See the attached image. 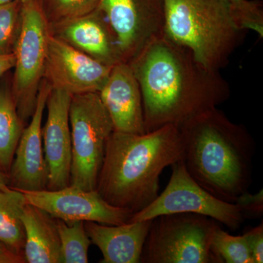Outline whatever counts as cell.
I'll return each instance as SVG.
<instances>
[{
  "label": "cell",
  "mask_w": 263,
  "mask_h": 263,
  "mask_svg": "<svg viewBox=\"0 0 263 263\" xmlns=\"http://www.w3.org/2000/svg\"><path fill=\"white\" fill-rule=\"evenodd\" d=\"M27 203L22 192L10 187L0 190V242L22 255L25 234L22 215Z\"/></svg>",
  "instance_id": "18"
},
{
  "label": "cell",
  "mask_w": 263,
  "mask_h": 263,
  "mask_svg": "<svg viewBox=\"0 0 263 263\" xmlns=\"http://www.w3.org/2000/svg\"><path fill=\"white\" fill-rule=\"evenodd\" d=\"M15 57L14 53L8 54H0V76L15 67Z\"/></svg>",
  "instance_id": "28"
},
{
  "label": "cell",
  "mask_w": 263,
  "mask_h": 263,
  "mask_svg": "<svg viewBox=\"0 0 263 263\" xmlns=\"http://www.w3.org/2000/svg\"><path fill=\"white\" fill-rule=\"evenodd\" d=\"M252 254L253 263L263 262V224L248 230L245 233Z\"/></svg>",
  "instance_id": "26"
},
{
  "label": "cell",
  "mask_w": 263,
  "mask_h": 263,
  "mask_svg": "<svg viewBox=\"0 0 263 263\" xmlns=\"http://www.w3.org/2000/svg\"><path fill=\"white\" fill-rule=\"evenodd\" d=\"M235 203L240 208L245 218H258L263 214V191L256 194L245 192L237 197Z\"/></svg>",
  "instance_id": "25"
},
{
  "label": "cell",
  "mask_w": 263,
  "mask_h": 263,
  "mask_svg": "<svg viewBox=\"0 0 263 263\" xmlns=\"http://www.w3.org/2000/svg\"><path fill=\"white\" fill-rule=\"evenodd\" d=\"M26 201L67 224L94 221L119 226L129 222L133 214L110 205L95 190L69 186L57 190L22 192Z\"/></svg>",
  "instance_id": "10"
},
{
  "label": "cell",
  "mask_w": 263,
  "mask_h": 263,
  "mask_svg": "<svg viewBox=\"0 0 263 263\" xmlns=\"http://www.w3.org/2000/svg\"><path fill=\"white\" fill-rule=\"evenodd\" d=\"M51 89L47 81L40 86L35 109L30 123L22 132L8 174L10 188L21 192L47 189L48 169L43 150L42 120Z\"/></svg>",
  "instance_id": "13"
},
{
  "label": "cell",
  "mask_w": 263,
  "mask_h": 263,
  "mask_svg": "<svg viewBox=\"0 0 263 263\" xmlns=\"http://www.w3.org/2000/svg\"><path fill=\"white\" fill-rule=\"evenodd\" d=\"M171 167L172 174L164 191L148 206L133 214L129 222L166 214L190 213L212 218L230 230L238 229L243 224L245 218L240 208L202 188L189 174L183 160Z\"/></svg>",
  "instance_id": "8"
},
{
  "label": "cell",
  "mask_w": 263,
  "mask_h": 263,
  "mask_svg": "<svg viewBox=\"0 0 263 263\" xmlns=\"http://www.w3.org/2000/svg\"><path fill=\"white\" fill-rule=\"evenodd\" d=\"M217 221L180 213L152 219L142 252V263H219L211 250Z\"/></svg>",
  "instance_id": "5"
},
{
  "label": "cell",
  "mask_w": 263,
  "mask_h": 263,
  "mask_svg": "<svg viewBox=\"0 0 263 263\" xmlns=\"http://www.w3.org/2000/svg\"><path fill=\"white\" fill-rule=\"evenodd\" d=\"M183 158L182 138L176 126L142 135L114 131L107 142L96 190L110 205L136 214L158 196L164 169Z\"/></svg>",
  "instance_id": "2"
},
{
  "label": "cell",
  "mask_w": 263,
  "mask_h": 263,
  "mask_svg": "<svg viewBox=\"0 0 263 263\" xmlns=\"http://www.w3.org/2000/svg\"><path fill=\"white\" fill-rule=\"evenodd\" d=\"M128 63L141 87L146 133L167 125L179 128L231 95L219 71L205 68L190 50L164 34Z\"/></svg>",
  "instance_id": "1"
},
{
  "label": "cell",
  "mask_w": 263,
  "mask_h": 263,
  "mask_svg": "<svg viewBox=\"0 0 263 263\" xmlns=\"http://www.w3.org/2000/svg\"><path fill=\"white\" fill-rule=\"evenodd\" d=\"M152 219L119 226L85 221L84 227L91 243L103 254L100 262L140 263Z\"/></svg>",
  "instance_id": "16"
},
{
  "label": "cell",
  "mask_w": 263,
  "mask_h": 263,
  "mask_svg": "<svg viewBox=\"0 0 263 263\" xmlns=\"http://www.w3.org/2000/svg\"><path fill=\"white\" fill-rule=\"evenodd\" d=\"M235 27L252 30L263 37L262 3L259 0H218Z\"/></svg>",
  "instance_id": "22"
},
{
  "label": "cell",
  "mask_w": 263,
  "mask_h": 263,
  "mask_svg": "<svg viewBox=\"0 0 263 263\" xmlns=\"http://www.w3.org/2000/svg\"><path fill=\"white\" fill-rule=\"evenodd\" d=\"M72 95L52 88L46 105L48 115L42 127L43 150L47 164L48 190L70 185L72 138L69 110Z\"/></svg>",
  "instance_id": "12"
},
{
  "label": "cell",
  "mask_w": 263,
  "mask_h": 263,
  "mask_svg": "<svg viewBox=\"0 0 263 263\" xmlns=\"http://www.w3.org/2000/svg\"><path fill=\"white\" fill-rule=\"evenodd\" d=\"M69 120L72 138L70 186L91 191L97 182L113 123L98 92L72 95Z\"/></svg>",
  "instance_id": "6"
},
{
  "label": "cell",
  "mask_w": 263,
  "mask_h": 263,
  "mask_svg": "<svg viewBox=\"0 0 263 263\" xmlns=\"http://www.w3.org/2000/svg\"><path fill=\"white\" fill-rule=\"evenodd\" d=\"M163 34L186 48L209 70L220 71L243 42L218 0H164Z\"/></svg>",
  "instance_id": "4"
},
{
  "label": "cell",
  "mask_w": 263,
  "mask_h": 263,
  "mask_svg": "<svg viewBox=\"0 0 263 263\" xmlns=\"http://www.w3.org/2000/svg\"><path fill=\"white\" fill-rule=\"evenodd\" d=\"M60 240L62 263H87L91 240L86 233L84 221L67 224L57 219Z\"/></svg>",
  "instance_id": "20"
},
{
  "label": "cell",
  "mask_w": 263,
  "mask_h": 263,
  "mask_svg": "<svg viewBox=\"0 0 263 263\" xmlns=\"http://www.w3.org/2000/svg\"><path fill=\"white\" fill-rule=\"evenodd\" d=\"M99 9L115 35L122 62H130L163 34L164 0H100Z\"/></svg>",
  "instance_id": "9"
},
{
  "label": "cell",
  "mask_w": 263,
  "mask_h": 263,
  "mask_svg": "<svg viewBox=\"0 0 263 263\" xmlns=\"http://www.w3.org/2000/svg\"><path fill=\"white\" fill-rule=\"evenodd\" d=\"M25 262L24 255L16 253L0 242V263Z\"/></svg>",
  "instance_id": "27"
},
{
  "label": "cell",
  "mask_w": 263,
  "mask_h": 263,
  "mask_svg": "<svg viewBox=\"0 0 263 263\" xmlns=\"http://www.w3.org/2000/svg\"><path fill=\"white\" fill-rule=\"evenodd\" d=\"M211 250L219 263H253L245 233L232 235L218 226L213 235Z\"/></svg>",
  "instance_id": "21"
},
{
  "label": "cell",
  "mask_w": 263,
  "mask_h": 263,
  "mask_svg": "<svg viewBox=\"0 0 263 263\" xmlns=\"http://www.w3.org/2000/svg\"><path fill=\"white\" fill-rule=\"evenodd\" d=\"M8 187H10L8 176L0 170V190H5Z\"/></svg>",
  "instance_id": "29"
},
{
  "label": "cell",
  "mask_w": 263,
  "mask_h": 263,
  "mask_svg": "<svg viewBox=\"0 0 263 263\" xmlns=\"http://www.w3.org/2000/svg\"><path fill=\"white\" fill-rule=\"evenodd\" d=\"M24 124L13 92L0 88V170L8 176Z\"/></svg>",
  "instance_id": "19"
},
{
  "label": "cell",
  "mask_w": 263,
  "mask_h": 263,
  "mask_svg": "<svg viewBox=\"0 0 263 263\" xmlns=\"http://www.w3.org/2000/svg\"><path fill=\"white\" fill-rule=\"evenodd\" d=\"M100 0H53L57 14L62 21L91 14L99 8Z\"/></svg>",
  "instance_id": "24"
},
{
  "label": "cell",
  "mask_w": 263,
  "mask_h": 263,
  "mask_svg": "<svg viewBox=\"0 0 263 263\" xmlns=\"http://www.w3.org/2000/svg\"><path fill=\"white\" fill-rule=\"evenodd\" d=\"M113 66L105 65L50 35L45 75L52 88L71 95L98 92Z\"/></svg>",
  "instance_id": "11"
},
{
  "label": "cell",
  "mask_w": 263,
  "mask_h": 263,
  "mask_svg": "<svg viewBox=\"0 0 263 263\" xmlns=\"http://www.w3.org/2000/svg\"><path fill=\"white\" fill-rule=\"evenodd\" d=\"M22 3L0 4V54L14 53L22 22Z\"/></svg>",
  "instance_id": "23"
},
{
  "label": "cell",
  "mask_w": 263,
  "mask_h": 263,
  "mask_svg": "<svg viewBox=\"0 0 263 263\" xmlns=\"http://www.w3.org/2000/svg\"><path fill=\"white\" fill-rule=\"evenodd\" d=\"M22 220L25 234V262L62 263L56 219L42 209L27 203Z\"/></svg>",
  "instance_id": "17"
},
{
  "label": "cell",
  "mask_w": 263,
  "mask_h": 263,
  "mask_svg": "<svg viewBox=\"0 0 263 263\" xmlns=\"http://www.w3.org/2000/svg\"><path fill=\"white\" fill-rule=\"evenodd\" d=\"M179 129L189 174L214 196L235 203L252 183L255 143L247 128L215 108Z\"/></svg>",
  "instance_id": "3"
},
{
  "label": "cell",
  "mask_w": 263,
  "mask_h": 263,
  "mask_svg": "<svg viewBox=\"0 0 263 263\" xmlns=\"http://www.w3.org/2000/svg\"><path fill=\"white\" fill-rule=\"evenodd\" d=\"M18 1L21 3H25L27 2L31 1V0H0V4H4V3H10V2Z\"/></svg>",
  "instance_id": "30"
},
{
  "label": "cell",
  "mask_w": 263,
  "mask_h": 263,
  "mask_svg": "<svg viewBox=\"0 0 263 263\" xmlns=\"http://www.w3.org/2000/svg\"><path fill=\"white\" fill-rule=\"evenodd\" d=\"M98 93L113 123L114 131L146 133L141 87L128 62H119L112 67Z\"/></svg>",
  "instance_id": "14"
},
{
  "label": "cell",
  "mask_w": 263,
  "mask_h": 263,
  "mask_svg": "<svg viewBox=\"0 0 263 263\" xmlns=\"http://www.w3.org/2000/svg\"><path fill=\"white\" fill-rule=\"evenodd\" d=\"M50 35L46 15L37 0L22 3L20 32L14 49L13 95L24 122L35 109L46 70Z\"/></svg>",
  "instance_id": "7"
},
{
  "label": "cell",
  "mask_w": 263,
  "mask_h": 263,
  "mask_svg": "<svg viewBox=\"0 0 263 263\" xmlns=\"http://www.w3.org/2000/svg\"><path fill=\"white\" fill-rule=\"evenodd\" d=\"M60 39L105 65L122 62L115 35L100 9L91 14L60 22Z\"/></svg>",
  "instance_id": "15"
}]
</instances>
